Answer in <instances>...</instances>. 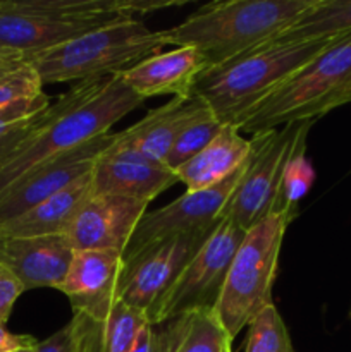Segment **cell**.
I'll use <instances>...</instances> for the list:
<instances>
[{
  "mask_svg": "<svg viewBox=\"0 0 351 352\" xmlns=\"http://www.w3.org/2000/svg\"><path fill=\"white\" fill-rule=\"evenodd\" d=\"M145 100L119 76L74 82L41 112L36 126L0 162V192L36 165L110 134Z\"/></svg>",
  "mask_w": 351,
  "mask_h": 352,
  "instance_id": "1",
  "label": "cell"
},
{
  "mask_svg": "<svg viewBox=\"0 0 351 352\" xmlns=\"http://www.w3.org/2000/svg\"><path fill=\"white\" fill-rule=\"evenodd\" d=\"M313 3L315 0L212 2L165 33L171 45L196 48L206 71H212L275 40Z\"/></svg>",
  "mask_w": 351,
  "mask_h": 352,
  "instance_id": "2",
  "label": "cell"
},
{
  "mask_svg": "<svg viewBox=\"0 0 351 352\" xmlns=\"http://www.w3.org/2000/svg\"><path fill=\"white\" fill-rule=\"evenodd\" d=\"M348 33L313 40L268 41L222 67L200 74L191 96L203 100L224 126H236L250 110Z\"/></svg>",
  "mask_w": 351,
  "mask_h": 352,
  "instance_id": "3",
  "label": "cell"
},
{
  "mask_svg": "<svg viewBox=\"0 0 351 352\" xmlns=\"http://www.w3.org/2000/svg\"><path fill=\"white\" fill-rule=\"evenodd\" d=\"M165 31L120 19L30 58L43 85L109 79L169 47Z\"/></svg>",
  "mask_w": 351,
  "mask_h": 352,
  "instance_id": "4",
  "label": "cell"
},
{
  "mask_svg": "<svg viewBox=\"0 0 351 352\" xmlns=\"http://www.w3.org/2000/svg\"><path fill=\"white\" fill-rule=\"evenodd\" d=\"M351 102V31L299 69L281 88L236 124L257 134L279 126L313 120Z\"/></svg>",
  "mask_w": 351,
  "mask_h": 352,
  "instance_id": "5",
  "label": "cell"
},
{
  "mask_svg": "<svg viewBox=\"0 0 351 352\" xmlns=\"http://www.w3.org/2000/svg\"><path fill=\"white\" fill-rule=\"evenodd\" d=\"M289 223L284 215L270 212L246 230L237 248L213 308L231 340L265 306L272 305L279 253Z\"/></svg>",
  "mask_w": 351,
  "mask_h": 352,
  "instance_id": "6",
  "label": "cell"
},
{
  "mask_svg": "<svg viewBox=\"0 0 351 352\" xmlns=\"http://www.w3.org/2000/svg\"><path fill=\"white\" fill-rule=\"evenodd\" d=\"M244 236L246 230L237 223L229 219H220L174 285L148 313L150 325H164L188 313L215 308L231 261Z\"/></svg>",
  "mask_w": 351,
  "mask_h": 352,
  "instance_id": "7",
  "label": "cell"
},
{
  "mask_svg": "<svg viewBox=\"0 0 351 352\" xmlns=\"http://www.w3.org/2000/svg\"><path fill=\"white\" fill-rule=\"evenodd\" d=\"M313 120L288 124L282 129L262 131L250 140L251 153L246 170L234 189L220 219H229L248 230L270 213L286 164Z\"/></svg>",
  "mask_w": 351,
  "mask_h": 352,
  "instance_id": "8",
  "label": "cell"
},
{
  "mask_svg": "<svg viewBox=\"0 0 351 352\" xmlns=\"http://www.w3.org/2000/svg\"><path fill=\"white\" fill-rule=\"evenodd\" d=\"M213 229L165 237L124 258V270L119 284L120 301L148 316L158 299L174 285Z\"/></svg>",
  "mask_w": 351,
  "mask_h": 352,
  "instance_id": "9",
  "label": "cell"
},
{
  "mask_svg": "<svg viewBox=\"0 0 351 352\" xmlns=\"http://www.w3.org/2000/svg\"><path fill=\"white\" fill-rule=\"evenodd\" d=\"M120 19H69L38 0H0V57L30 58Z\"/></svg>",
  "mask_w": 351,
  "mask_h": 352,
  "instance_id": "10",
  "label": "cell"
},
{
  "mask_svg": "<svg viewBox=\"0 0 351 352\" xmlns=\"http://www.w3.org/2000/svg\"><path fill=\"white\" fill-rule=\"evenodd\" d=\"M248 160H250V157H248ZM248 160L233 175H229L226 181L213 186V188L193 192L186 191L176 201L169 203L167 206L147 210V213L141 217L136 230L131 236L129 244L124 251V258L131 256L141 248L165 239V237L213 229L220 222V217H222L227 201L240 184L241 177L246 170Z\"/></svg>",
  "mask_w": 351,
  "mask_h": 352,
  "instance_id": "11",
  "label": "cell"
},
{
  "mask_svg": "<svg viewBox=\"0 0 351 352\" xmlns=\"http://www.w3.org/2000/svg\"><path fill=\"white\" fill-rule=\"evenodd\" d=\"M112 140V133L100 136L74 150L57 155L21 175L0 192V223L23 215L38 203L89 174L96 158L110 146Z\"/></svg>",
  "mask_w": 351,
  "mask_h": 352,
  "instance_id": "12",
  "label": "cell"
},
{
  "mask_svg": "<svg viewBox=\"0 0 351 352\" xmlns=\"http://www.w3.org/2000/svg\"><path fill=\"white\" fill-rule=\"evenodd\" d=\"M123 270L124 254L119 251H74L67 275L57 291L69 299L72 313H83L103 325L119 301Z\"/></svg>",
  "mask_w": 351,
  "mask_h": 352,
  "instance_id": "13",
  "label": "cell"
},
{
  "mask_svg": "<svg viewBox=\"0 0 351 352\" xmlns=\"http://www.w3.org/2000/svg\"><path fill=\"white\" fill-rule=\"evenodd\" d=\"M148 203L112 195H93L72 220L65 237L72 250H109L124 254Z\"/></svg>",
  "mask_w": 351,
  "mask_h": 352,
  "instance_id": "14",
  "label": "cell"
},
{
  "mask_svg": "<svg viewBox=\"0 0 351 352\" xmlns=\"http://www.w3.org/2000/svg\"><path fill=\"white\" fill-rule=\"evenodd\" d=\"M95 195H112L150 205L160 192L178 184V175L164 164L143 158L112 143L92 168Z\"/></svg>",
  "mask_w": 351,
  "mask_h": 352,
  "instance_id": "15",
  "label": "cell"
},
{
  "mask_svg": "<svg viewBox=\"0 0 351 352\" xmlns=\"http://www.w3.org/2000/svg\"><path fill=\"white\" fill-rule=\"evenodd\" d=\"M72 254L74 250L65 234L0 239V263L16 275L24 292L61 287Z\"/></svg>",
  "mask_w": 351,
  "mask_h": 352,
  "instance_id": "16",
  "label": "cell"
},
{
  "mask_svg": "<svg viewBox=\"0 0 351 352\" xmlns=\"http://www.w3.org/2000/svg\"><path fill=\"white\" fill-rule=\"evenodd\" d=\"M209 112H212L209 105L196 96H174L162 107L148 112L134 126L114 133V144L165 165L169 151L182 131Z\"/></svg>",
  "mask_w": 351,
  "mask_h": 352,
  "instance_id": "17",
  "label": "cell"
},
{
  "mask_svg": "<svg viewBox=\"0 0 351 352\" xmlns=\"http://www.w3.org/2000/svg\"><path fill=\"white\" fill-rule=\"evenodd\" d=\"M206 69L205 58L196 48L176 47L171 52L145 58L119 78L143 100L160 95L189 98L195 81Z\"/></svg>",
  "mask_w": 351,
  "mask_h": 352,
  "instance_id": "18",
  "label": "cell"
},
{
  "mask_svg": "<svg viewBox=\"0 0 351 352\" xmlns=\"http://www.w3.org/2000/svg\"><path fill=\"white\" fill-rule=\"evenodd\" d=\"M93 195L95 191L89 172L23 215L0 223V239L65 234L79 210Z\"/></svg>",
  "mask_w": 351,
  "mask_h": 352,
  "instance_id": "19",
  "label": "cell"
},
{
  "mask_svg": "<svg viewBox=\"0 0 351 352\" xmlns=\"http://www.w3.org/2000/svg\"><path fill=\"white\" fill-rule=\"evenodd\" d=\"M250 151V140L243 138L236 126L226 124L209 146L174 172L178 181L186 186V191H202L233 175L248 160Z\"/></svg>",
  "mask_w": 351,
  "mask_h": 352,
  "instance_id": "20",
  "label": "cell"
},
{
  "mask_svg": "<svg viewBox=\"0 0 351 352\" xmlns=\"http://www.w3.org/2000/svg\"><path fill=\"white\" fill-rule=\"evenodd\" d=\"M162 352H233V340L220 323L215 309H198L164 323Z\"/></svg>",
  "mask_w": 351,
  "mask_h": 352,
  "instance_id": "21",
  "label": "cell"
},
{
  "mask_svg": "<svg viewBox=\"0 0 351 352\" xmlns=\"http://www.w3.org/2000/svg\"><path fill=\"white\" fill-rule=\"evenodd\" d=\"M348 31H351V0H315L306 12L275 40H313Z\"/></svg>",
  "mask_w": 351,
  "mask_h": 352,
  "instance_id": "22",
  "label": "cell"
},
{
  "mask_svg": "<svg viewBox=\"0 0 351 352\" xmlns=\"http://www.w3.org/2000/svg\"><path fill=\"white\" fill-rule=\"evenodd\" d=\"M306 138L303 136L296 144L295 151L286 164L277 196L274 199L270 212L281 213L289 222L298 215V203L306 196L315 181V170L312 162L306 158Z\"/></svg>",
  "mask_w": 351,
  "mask_h": 352,
  "instance_id": "23",
  "label": "cell"
},
{
  "mask_svg": "<svg viewBox=\"0 0 351 352\" xmlns=\"http://www.w3.org/2000/svg\"><path fill=\"white\" fill-rule=\"evenodd\" d=\"M33 352H103V325L74 313L61 330L40 340Z\"/></svg>",
  "mask_w": 351,
  "mask_h": 352,
  "instance_id": "24",
  "label": "cell"
},
{
  "mask_svg": "<svg viewBox=\"0 0 351 352\" xmlns=\"http://www.w3.org/2000/svg\"><path fill=\"white\" fill-rule=\"evenodd\" d=\"M45 95L40 74L26 58L0 57V109Z\"/></svg>",
  "mask_w": 351,
  "mask_h": 352,
  "instance_id": "25",
  "label": "cell"
},
{
  "mask_svg": "<svg viewBox=\"0 0 351 352\" xmlns=\"http://www.w3.org/2000/svg\"><path fill=\"white\" fill-rule=\"evenodd\" d=\"M147 325L150 322L143 311L119 299L103 323V352H127Z\"/></svg>",
  "mask_w": 351,
  "mask_h": 352,
  "instance_id": "26",
  "label": "cell"
},
{
  "mask_svg": "<svg viewBox=\"0 0 351 352\" xmlns=\"http://www.w3.org/2000/svg\"><path fill=\"white\" fill-rule=\"evenodd\" d=\"M246 352H295L288 327L274 302L248 323Z\"/></svg>",
  "mask_w": 351,
  "mask_h": 352,
  "instance_id": "27",
  "label": "cell"
},
{
  "mask_svg": "<svg viewBox=\"0 0 351 352\" xmlns=\"http://www.w3.org/2000/svg\"><path fill=\"white\" fill-rule=\"evenodd\" d=\"M222 126L224 124L219 122L212 112L205 113V116L200 117L198 120L189 124V126L182 131L181 136L178 138V141H176L174 146L171 148V151H169L165 165H167L171 170H176V168H179L181 165H184L186 162L195 158L203 148L209 146L210 141L219 134Z\"/></svg>",
  "mask_w": 351,
  "mask_h": 352,
  "instance_id": "28",
  "label": "cell"
},
{
  "mask_svg": "<svg viewBox=\"0 0 351 352\" xmlns=\"http://www.w3.org/2000/svg\"><path fill=\"white\" fill-rule=\"evenodd\" d=\"M24 292V287L17 280L16 275L0 263V323H7L14 305Z\"/></svg>",
  "mask_w": 351,
  "mask_h": 352,
  "instance_id": "29",
  "label": "cell"
},
{
  "mask_svg": "<svg viewBox=\"0 0 351 352\" xmlns=\"http://www.w3.org/2000/svg\"><path fill=\"white\" fill-rule=\"evenodd\" d=\"M38 340L31 336H19L7 330L6 323H0V352H16L23 349H34Z\"/></svg>",
  "mask_w": 351,
  "mask_h": 352,
  "instance_id": "30",
  "label": "cell"
},
{
  "mask_svg": "<svg viewBox=\"0 0 351 352\" xmlns=\"http://www.w3.org/2000/svg\"><path fill=\"white\" fill-rule=\"evenodd\" d=\"M127 352H162L160 336L153 330V327L147 325L138 336L136 342Z\"/></svg>",
  "mask_w": 351,
  "mask_h": 352,
  "instance_id": "31",
  "label": "cell"
},
{
  "mask_svg": "<svg viewBox=\"0 0 351 352\" xmlns=\"http://www.w3.org/2000/svg\"><path fill=\"white\" fill-rule=\"evenodd\" d=\"M17 146V143H0V162Z\"/></svg>",
  "mask_w": 351,
  "mask_h": 352,
  "instance_id": "32",
  "label": "cell"
},
{
  "mask_svg": "<svg viewBox=\"0 0 351 352\" xmlns=\"http://www.w3.org/2000/svg\"><path fill=\"white\" fill-rule=\"evenodd\" d=\"M34 349H23V351H16V352H33Z\"/></svg>",
  "mask_w": 351,
  "mask_h": 352,
  "instance_id": "33",
  "label": "cell"
},
{
  "mask_svg": "<svg viewBox=\"0 0 351 352\" xmlns=\"http://www.w3.org/2000/svg\"><path fill=\"white\" fill-rule=\"evenodd\" d=\"M348 316H350V320H351V308H350V313H348Z\"/></svg>",
  "mask_w": 351,
  "mask_h": 352,
  "instance_id": "34",
  "label": "cell"
}]
</instances>
